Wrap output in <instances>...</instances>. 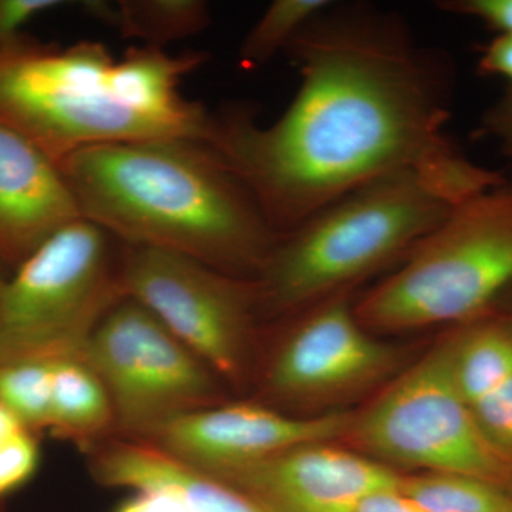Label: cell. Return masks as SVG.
I'll return each mask as SVG.
<instances>
[{
	"label": "cell",
	"instance_id": "obj_1",
	"mask_svg": "<svg viewBox=\"0 0 512 512\" xmlns=\"http://www.w3.org/2000/svg\"><path fill=\"white\" fill-rule=\"evenodd\" d=\"M285 52L301 86L284 114L259 126L229 110L211 144L276 235L394 174H416L453 205L505 180L447 136L453 67L399 13L333 2Z\"/></svg>",
	"mask_w": 512,
	"mask_h": 512
},
{
	"label": "cell",
	"instance_id": "obj_2",
	"mask_svg": "<svg viewBox=\"0 0 512 512\" xmlns=\"http://www.w3.org/2000/svg\"><path fill=\"white\" fill-rule=\"evenodd\" d=\"M59 168L82 217L127 247L178 252L225 274H259L278 237L237 175L201 141L87 147Z\"/></svg>",
	"mask_w": 512,
	"mask_h": 512
},
{
	"label": "cell",
	"instance_id": "obj_3",
	"mask_svg": "<svg viewBox=\"0 0 512 512\" xmlns=\"http://www.w3.org/2000/svg\"><path fill=\"white\" fill-rule=\"evenodd\" d=\"M207 62L134 46L114 59L100 42L60 49L26 40L0 55V119L57 165L83 148L148 140L212 144L217 117L178 92Z\"/></svg>",
	"mask_w": 512,
	"mask_h": 512
},
{
	"label": "cell",
	"instance_id": "obj_4",
	"mask_svg": "<svg viewBox=\"0 0 512 512\" xmlns=\"http://www.w3.org/2000/svg\"><path fill=\"white\" fill-rule=\"evenodd\" d=\"M453 207L412 173L350 192L276 237L256 281L259 306L301 312L346 293L394 259L409 258Z\"/></svg>",
	"mask_w": 512,
	"mask_h": 512
},
{
	"label": "cell",
	"instance_id": "obj_5",
	"mask_svg": "<svg viewBox=\"0 0 512 512\" xmlns=\"http://www.w3.org/2000/svg\"><path fill=\"white\" fill-rule=\"evenodd\" d=\"M512 286V180L454 205L404 264L355 305L370 332L461 325Z\"/></svg>",
	"mask_w": 512,
	"mask_h": 512
},
{
	"label": "cell",
	"instance_id": "obj_6",
	"mask_svg": "<svg viewBox=\"0 0 512 512\" xmlns=\"http://www.w3.org/2000/svg\"><path fill=\"white\" fill-rule=\"evenodd\" d=\"M110 238L77 218L16 266L0 288V362L82 353L104 313L123 298Z\"/></svg>",
	"mask_w": 512,
	"mask_h": 512
},
{
	"label": "cell",
	"instance_id": "obj_7",
	"mask_svg": "<svg viewBox=\"0 0 512 512\" xmlns=\"http://www.w3.org/2000/svg\"><path fill=\"white\" fill-rule=\"evenodd\" d=\"M451 357L448 335L353 414L348 437L383 460L512 491V458L488 440L458 393Z\"/></svg>",
	"mask_w": 512,
	"mask_h": 512
},
{
	"label": "cell",
	"instance_id": "obj_8",
	"mask_svg": "<svg viewBox=\"0 0 512 512\" xmlns=\"http://www.w3.org/2000/svg\"><path fill=\"white\" fill-rule=\"evenodd\" d=\"M80 355L109 392L121 429L137 440L217 402L210 367L131 299L104 313Z\"/></svg>",
	"mask_w": 512,
	"mask_h": 512
},
{
	"label": "cell",
	"instance_id": "obj_9",
	"mask_svg": "<svg viewBox=\"0 0 512 512\" xmlns=\"http://www.w3.org/2000/svg\"><path fill=\"white\" fill-rule=\"evenodd\" d=\"M117 282L123 298L153 313L212 372L231 379L241 375L252 312L259 306L256 281L178 252L127 247Z\"/></svg>",
	"mask_w": 512,
	"mask_h": 512
},
{
	"label": "cell",
	"instance_id": "obj_10",
	"mask_svg": "<svg viewBox=\"0 0 512 512\" xmlns=\"http://www.w3.org/2000/svg\"><path fill=\"white\" fill-rule=\"evenodd\" d=\"M266 372V386L282 400L309 402L363 389L399 363L356 318L348 293L303 309Z\"/></svg>",
	"mask_w": 512,
	"mask_h": 512
},
{
	"label": "cell",
	"instance_id": "obj_11",
	"mask_svg": "<svg viewBox=\"0 0 512 512\" xmlns=\"http://www.w3.org/2000/svg\"><path fill=\"white\" fill-rule=\"evenodd\" d=\"M353 414L292 417L258 404H225L175 417L146 440L208 471L252 463L306 444L348 437Z\"/></svg>",
	"mask_w": 512,
	"mask_h": 512
},
{
	"label": "cell",
	"instance_id": "obj_12",
	"mask_svg": "<svg viewBox=\"0 0 512 512\" xmlns=\"http://www.w3.org/2000/svg\"><path fill=\"white\" fill-rule=\"evenodd\" d=\"M211 474L249 495L266 512H356L367 495L399 487L402 477L328 443L289 448Z\"/></svg>",
	"mask_w": 512,
	"mask_h": 512
},
{
	"label": "cell",
	"instance_id": "obj_13",
	"mask_svg": "<svg viewBox=\"0 0 512 512\" xmlns=\"http://www.w3.org/2000/svg\"><path fill=\"white\" fill-rule=\"evenodd\" d=\"M77 218L82 214L59 165L0 119V262L19 266Z\"/></svg>",
	"mask_w": 512,
	"mask_h": 512
},
{
	"label": "cell",
	"instance_id": "obj_14",
	"mask_svg": "<svg viewBox=\"0 0 512 512\" xmlns=\"http://www.w3.org/2000/svg\"><path fill=\"white\" fill-rule=\"evenodd\" d=\"M90 451L93 476L103 485L168 493L190 512H266L234 485L148 441H111Z\"/></svg>",
	"mask_w": 512,
	"mask_h": 512
},
{
	"label": "cell",
	"instance_id": "obj_15",
	"mask_svg": "<svg viewBox=\"0 0 512 512\" xmlns=\"http://www.w3.org/2000/svg\"><path fill=\"white\" fill-rule=\"evenodd\" d=\"M114 423L109 392L89 363L80 353L57 357L49 427L64 439L92 448Z\"/></svg>",
	"mask_w": 512,
	"mask_h": 512
},
{
	"label": "cell",
	"instance_id": "obj_16",
	"mask_svg": "<svg viewBox=\"0 0 512 512\" xmlns=\"http://www.w3.org/2000/svg\"><path fill=\"white\" fill-rule=\"evenodd\" d=\"M94 18L114 26L121 36L137 37L148 47L197 35L210 25V6L202 0H124L114 5L86 2Z\"/></svg>",
	"mask_w": 512,
	"mask_h": 512
},
{
	"label": "cell",
	"instance_id": "obj_17",
	"mask_svg": "<svg viewBox=\"0 0 512 512\" xmlns=\"http://www.w3.org/2000/svg\"><path fill=\"white\" fill-rule=\"evenodd\" d=\"M399 490L427 512H512V491L473 477L402 476Z\"/></svg>",
	"mask_w": 512,
	"mask_h": 512
},
{
	"label": "cell",
	"instance_id": "obj_18",
	"mask_svg": "<svg viewBox=\"0 0 512 512\" xmlns=\"http://www.w3.org/2000/svg\"><path fill=\"white\" fill-rule=\"evenodd\" d=\"M57 357L29 355L0 362V403L28 430L49 427Z\"/></svg>",
	"mask_w": 512,
	"mask_h": 512
},
{
	"label": "cell",
	"instance_id": "obj_19",
	"mask_svg": "<svg viewBox=\"0 0 512 512\" xmlns=\"http://www.w3.org/2000/svg\"><path fill=\"white\" fill-rule=\"evenodd\" d=\"M329 0H275L252 26L239 47V63L255 69L285 52L311 20L328 9Z\"/></svg>",
	"mask_w": 512,
	"mask_h": 512
},
{
	"label": "cell",
	"instance_id": "obj_20",
	"mask_svg": "<svg viewBox=\"0 0 512 512\" xmlns=\"http://www.w3.org/2000/svg\"><path fill=\"white\" fill-rule=\"evenodd\" d=\"M470 410L488 440L512 458V373Z\"/></svg>",
	"mask_w": 512,
	"mask_h": 512
},
{
	"label": "cell",
	"instance_id": "obj_21",
	"mask_svg": "<svg viewBox=\"0 0 512 512\" xmlns=\"http://www.w3.org/2000/svg\"><path fill=\"white\" fill-rule=\"evenodd\" d=\"M40 450L29 430L0 443V498L20 490L35 476Z\"/></svg>",
	"mask_w": 512,
	"mask_h": 512
},
{
	"label": "cell",
	"instance_id": "obj_22",
	"mask_svg": "<svg viewBox=\"0 0 512 512\" xmlns=\"http://www.w3.org/2000/svg\"><path fill=\"white\" fill-rule=\"evenodd\" d=\"M63 5L62 0H0V55L28 40L23 29L36 16Z\"/></svg>",
	"mask_w": 512,
	"mask_h": 512
},
{
	"label": "cell",
	"instance_id": "obj_23",
	"mask_svg": "<svg viewBox=\"0 0 512 512\" xmlns=\"http://www.w3.org/2000/svg\"><path fill=\"white\" fill-rule=\"evenodd\" d=\"M436 6L444 12L480 20L498 35L512 33V0H443Z\"/></svg>",
	"mask_w": 512,
	"mask_h": 512
},
{
	"label": "cell",
	"instance_id": "obj_24",
	"mask_svg": "<svg viewBox=\"0 0 512 512\" xmlns=\"http://www.w3.org/2000/svg\"><path fill=\"white\" fill-rule=\"evenodd\" d=\"M478 136L490 138L512 163V90L485 113Z\"/></svg>",
	"mask_w": 512,
	"mask_h": 512
},
{
	"label": "cell",
	"instance_id": "obj_25",
	"mask_svg": "<svg viewBox=\"0 0 512 512\" xmlns=\"http://www.w3.org/2000/svg\"><path fill=\"white\" fill-rule=\"evenodd\" d=\"M478 70L507 79L512 90V33H500L488 43L478 60Z\"/></svg>",
	"mask_w": 512,
	"mask_h": 512
},
{
	"label": "cell",
	"instance_id": "obj_26",
	"mask_svg": "<svg viewBox=\"0 0 512 512\" xmlns=\"http://www.w3.org/2000/svg\"><path fill=\"white\" fill-rule=\"evenodd\" d=\"M114 512H190L177 497L161 491H137Z\"/></svg>",
	"mask_w": 512,
	"mask_h": 512
},
{
	"label": "cell",
	"instance_id": "obj_27",
	"mask_svg": "<svg viewBox=\"0 0 512 512\" xmlns=\"http://www.w3.org/2000/svg\"><path fill=\"white\" fill-rule=\"evenodd\" d=\"M356 512H427L397 488L367 495Z\"/></svg>",
	"mask_w": 512,
	"mask_h": 512
},
{
	"label": "cell",
	"instance_id": "obj_28",
	"mask_svg": "<svg viewBox=\"0 0 512 512\" xmlns=\"http://www.w3.org/2000/svg\"><path fill=\"white\" fill-rule=\"evenodd\" d=\"M28 430L5 404L0 403V443L16 436L20 431Z\"/></svg>",
	"mask_w": 512,
	"mask_h": 512
},
{
	"label": "cell",
	"instance_id": "obj_29",
	"mask_svg": "<svg viewBox=\"0 0 512 512\" xmlns=\"http://www.w3.org/2000/svg\"><path fill=\"white\" fill-rule=\"evenodd\" d=\"M3 264L0 262V288H2L3 284H5L6 279H8V276L5 275V272H3Z\"/></svg>",
	"mask_w": 512,
	"mask_h": 512
},
{
	"label": "cell",
	"instance_id": "obj_30",
	"mask_svg": "<svg viewBox=\"0 0 512 512\" xmlns=\"http://www.w3.org/2000/svg\"><path fill=\"white\" fill-rule=\"evenodd\" d=\"M511 288H512V286H511ZM504 311L512 313V302H511L510 308L504 309Z\"/></svg>",
	"mask_w": 512,
	"mask_h": 512
},
{
	"label": "cell",
	"instance_id": "obj_31",
	"mask_svg": "<svg viewBox=\"0 0 512 512\" xmlns=\"http://www.w3.org/2000/svg\"><path fill=\"white\" fill-rule=\"evenodd\" d=\"M0 338H2V328H0Z\"/></svg>",
	"mask_w": 512,
	"mask_h": 512
}]
</instances>
